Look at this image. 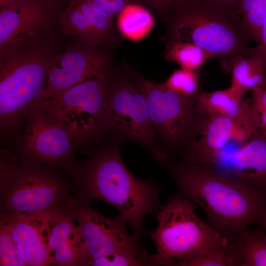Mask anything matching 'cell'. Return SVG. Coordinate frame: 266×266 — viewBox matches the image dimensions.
Masks as SVG:
<instances>
[{
  "label": "cell",
  "instance_id": "1",
  "mask_svg": "<svg viewBox=\"0 0 266 266\" xmlns=\"http://www.w3.org/2000/svg\"><path fill=\"white\" fill-rule=\"evenodd\" d=\"M168 169L179 194L200 206L223 237L229 239L249 225L261 223L266 211V191L208 164L184 160L169 164Z\"/></svg>",
  "mask_w": 266,
  "mask_h": 266
},
{
  "label": "cell",
  "instance_id": "2",
  "mask_svg": "<svg viewBox=\"0 0 266 266\" xmlns=\"http://www.w3.org/2000/svg\"><path fill=\"white\" fill-rule=\"evenodd\" d=\"M53 30L20 37L0 47V128L14 131L45 100L47 66L63 50Z\"/></svg>",
  "mask_w": 266,
  "mask_h": 266
},
{
  "label": "cell",
  "instance_id": "3",
  "mask_svg": "<svg viewBox=\"0 0 266 266\" xmlns=\"http://www.w3.org/2000/svg\"><path fill=\"white\" fill-rule=\"evenodd\" d=\"M69 173L75 198L86 201L98 199L114 206L140 240L144 217L160 206V185L133 175L116 148L101 149L86 161L74 163Z\"/></svg>",
  "mask_w": 266,
  "mask_h": 266
},
{
  "label": "cell",
  "instance_id": "4",
  "mask_svg": "<svg viewBox=\"0 0 266 266\" xmlns=\"http://www.w3.org/2000/svg\"><path fill=\"white\" fill-rule=\"evenodd\" d=\"M166 17L168 40L202 47L221 59L224 71L252 51L240 16L214 0H181Z\"/></svg>",
  "mask_w": 266,
  "mask_h": 266
},
{
  "label": "cell",
  "instance_id": "5",
  "mask_svg": "<svg viewBox=\"0 0 266 266\" xmlns=\"http://www.w3.org/2000/svg\"><path fill=\"white\" fill-rule=\"evenodd\" d=\"M72 195L71 180L59 169L38 161L19 149L1 152L0 217L41 213Z\"/></svg>",
  "mask_w": 266,
  "mask_h": 266
},
{
  "label": "cell",
  "instance_id": "6",
  "mask_svg": "<svg viewBox=\"0 0 266 266\" xmlns=\"http://www.w3.org/2000/svg\"><path fill=\"white\" fill-rule=\"evenodd\" d=\"M196 204L181 194L171 196L157 211L158 226L150 232L157 251L155 266H179L228 241L210 224L200 219Z\"/></svg>",
  "mask_w": 266,
  "mask_h": 266
},
{
  "label": "cell",
  "instance_id": "7",
  "mask_svg": "<svg viewBox=\"0 0 266 266\" xmlns=\"http://www.w3.org/2000/svg\"><path fill=\"white\" fill-rule=\"evenodd\" d=\"M111 73L88 78L46 99L40 108L78 141L102 130L104 111L112 81Z\"/></svg>",
  "mask_w": 266,
  "mask_h": 266
},
{
  "label": "cell",
  "instance_id": "8",
  "mask_svg": "<svg viewBox=\"0 0 266 266\" xmlns=\"http://www.w3.org/2000/svg\"><path fill=\"white\" fill-rule=\"evenodd\" d=\"M102 129L115 132L148 148L157 161L167 156L155 147L156 133L140 87L126 76L112 79L103 113Z\"/></svg>",
  "mask_w": 266,
  "mask_h": 266
},
{
  "label": "cell",
  "instance_id": "9",
  "mask_svg": "<svg viewBox=\"0 0 266 266\" xmlns=\"http://www.w3.org/2000/svg\"><path fill=\"white\" fill-rule=\"evenodd\" d=\"M67 202L90 260L114 253L150 256L140 244V240L128 233L127 221L121 215L114 218L106 217L94 210L90 201L77 199L73 196L67 199Z\"/></svg>",
  "mask_w": 266,
  "mask_h": 266
},
{
  "label": "cell",
  "instance_id": "10",
  "mask_svg": "<svg viewBox=\"0 0 266 266\" xmlns=\"http://www.w3.org/2000/svg\"><path fill=\"white\" fill-rule=\"evenodd\" d=\"M132 73L145 98L156 134L171 144L186 138L195 120L196 97L181 96L163 83L156 84L136 72Z\"/></svg>",
  "mask_w": 266,
  "mask_h": 266
},
{
  "label": "cell",
  "instance_id": "11",
  "mask_svg": "<svg viewBox=\"0 0 266 266\" xmlns=\"http://www.w3.org/2000/svg\"><path fill=\"white\" fill-rule=\"evenodd\" d=\"M26 121L19 149L41 163L69 172L75 163L73 150L78 142L40 108L34 110Z\"/></svg>",
  "mask_w": 266,
  "mask_h": 266
},
{
  "label": "cell",
  "instance_id": "12",
  "mask_svg": "<svg viewBox=\"0 0 266 266\" xmlns=\"http://www.w3.org/2000/svg\"><path fill=\"white\" fill-rule=\"evenodd\" d=\"M200 129V138L190 143L185 160L209 165L229 143L247 140L258 127L248 102L236 116H207Z\"/></svg>",
  "mask_w": 266,
  "mask_h": 266
},
{
  "label": "cell",
  "instance_id": "13",
  "mask_svg": "<svg viewBox=\"0 0 266 266\" xmlns=\"http://www.w3.org/2000/svg\"><path fill=\"white\" fill-rule=\"evenodd\" d=\"M109 66L108 58L96 46L81 42L63 50L48 65L45 100L88 78L111 73Z\"/></svg>",
  "mask_w": 266,
  "mask_h": 266
},
{
  "label": "cell",
  "instance_id": "14",
  "mask_svg": "<svg viewBox=\"0 0 266 266\" xmlns=\"http://www.w3.org/2000/svg\"><path fill=\"white\" fill-rule=\"evenodd\" d=\"M67 199L41 214L42 234L50 252L52 265L88 266L90 257L70 213Z\"/></svg>",
  "mask_w": 266,
  "mask_h": 266
},
{
  "label": "cell",
  "instance_id": "15",
  "mask_svg": "<svg viewBox=\"0 0 266 266\" xmlns=\"http://www.w3.org/2000/svg\"><path fill=\"white\" fill-rule=\"evenodd\" d=\"M61 0H20L0 7V47L15 38L55 30Z\"/></svg>",
  "mask_w": 266,
  "mask_h": 266
},
{
  "label": "cell",
  "instance_id": "16",
  "mask_svg": "<svg viewBox=\"0 0 266 266\" xmlns=\"http://www.w3.org/2000/svg\"><path fill=\"white\" fill-rule=\"evenodd\" d=\"M210 165L266 192V136L257 131L235 150L219 156Z\"/></svg>",
  "mask_w": 266,
  "mask_h": 266
},
{
  "label": "cell",
  "instance_id": "17",
  "mask_svg": "<svg viewBox=\"0 0 266 266\" xmlns=\"http://www.w3.org/2000/svg\"><path fill=\"white\" fill-rule=\"evenodd\" d=\"M41 213L0 217V221L8 226L25 266L52 265L50 252L42 234Z\"/></svg>",
  "mask_w": 266,
  "mask_h": 266
},
{
  "label": "cell",
  "instance_id": "18",
  "mask_svg": "<svg viewBox=\"0 0 266 266\" xmlns=\"http://www.w3.org/2000/svg\"><path fill=\"white\" fill-rule=\"evenodd\" d=\"M231 266H266V234L242 231L228 239Z\"/></svg>",
  "mask_w": 266,
  "mask_h": 266
},
{
  "label": "cell",
  "instance_id": "19",
  "mask_svg": "<svg viewBox=\"0 0 266 266\" xmlns=\"http://www.w3.org/2000/svg\"><path fill=\"white\" fill-rule=\"evenodd\" d=\"M244 94L232 86L211 92H200L195 98L197 110L206 116H236L248 102L243 100Z\"/></svg>",
  "mask_w": 266,
  "mask_h": 266
},
{
  "label": "cell",
  "instance_id": "20",
  "mask_svg": "<svg viewBox=\"0 0 266 266\" xmlns=\"http://www.w3.org/2000/svg\"><path fill=\"white\" fill-rule=\"evenodd\" d=\"M232 86L246 93L255 87L262 86L266 75L263 59L253 52L238 57L232 63Z\"/></svg>",
  "mask_w": 266,
  "mask_h": 266
},
{
  "label": "cell",
  "instance_id": "21",
  "mask_svg": "<svg viewBox=\"0 0 266 266\" xmlns=\"http://www.w3.org/2000/svg\"><path fill=\"white\" fill-rule=\"evenodd\" d=\"M154 26V19L150 11L139 2L128 4L117 17L119 32L133 41L143 38Z\"/></svg>",
  "mask_w": 266,
  "mask_h": 266
},
{
  "label": "cell",
  "instance_id": "22",
  "mask_svg": "<svg viewBox=\"0 0 266 266\" xmlns=\"http://www.w3.org/2000/svg\"><path fill=\"white\" fill-rule=\"evenodd\" d=\"M58 25L63 33L75 36L81 42L86 45L96 47L103 45L73 0L65 10L59 13Z\"/></svg>",
  "mask_w": 266,
  "mask_h": 266
},
{
  "label": "cell",
  "instance_id": "23",
  "mask_svg": "<svg viewBox=\"0 0 266 266\" xmlns=\"http://www.w3.org/2000/svg\"><path fill=\"white\" fill-rule=\"evenodd\" d=\"M165 52L166 59L178 64L180 68L196 70L215 56L193 43L168 40Z\"/></svg>",
  "mask_w": 266,
  "mask_h": 266
},
{
  "label": "cell",
  "instance_id": "24",
  "mask_svg": "<svg viewBox=\"0 0 266 266\" xmlns=\"http://www.w3.org/2000/svg\"><path fill=\"white\" fill-rule=\"evenodd\" d=\"M237 13L250 39L259 43L266 19V0H239Z\"/></svg>",
  "mask_w": 266,
  "mask_h": 266
},
{
  "label": "cell",
  "instance_id": "25",
  "mask_svg": "<svg viewBox=\"0 0 266 266\" xmlns=\"http://www.w3.org/2000/svg\"><path fill=\"white\" fill-rule=\"evenodd\" d=\"M101 40L102 44H109L113 37L115 26L113 20L97 12L87 0H73Z\"/></svg>",
  "mask_w": 266,
  "mask_h": 266
},
{
  "label": "cell",
  "instance_id": "26",
  "mask_svg": "<svg viewBox=\"0 0 266 266\" xmlns=\"http://www.w3.org/2000/svg\"><path fill=\"white\" fill-rule=\"evenodd\" d=\"M163 83L172 91L186 97H195L200 92L199 76L196 70L180 68L174 71Z\"/></svg>",
  "mask_w": 266,
  "mask_h": 266
},
{
  "label": "cell",
  "instance_id": "27",
  "mask_svg": "<svg viewBox=\"0 0 266 266\" xmlns=\"http://www.w3.org/2000/svg\"><path fill=\"white\" fill-rule=\"evenodd\" d=\"M228 241L197 256L188 259L180 266H231Z\"/></svg>",
  "mask_w": 266,
  "mask_h": 266
},
{
  "label": "cell",
  "instance_id": "28",
  "mask_svg": "<svg viewBox=\"0 0 266 266\" xmlns=\"http://www.w3.org/2000/svg\"><path fill=\"white\" fill-rule=\"evenodd\" d=\"M0 266H25L14 242L8 226L1 221L0 225Z\"/></svg>",
  "mask_w": 266,
  "mask_h": 266
},
{
  "label": "cell",
  "instance_id": "29",
  "mask_svg": "<svg viewBox=\"0 0 266 266\" xmlns=\"http://www.w3.org/2000/svg\"><path fill=\"white\" fill-rule=\"evenodd\" d=\"M88 266H155L151 255L142 257L120 253H114L91 259Z\"/></svg>",
  "mask_w": 266,
  "mask_h": 266
},
{
  "label": "cell",
  "instance_id": "30",
  "mask_svg": "<svg viewBox=\"0 0 266 266\" xmlns=\"http://www.w3.org/2000/svg\"><path fill=\"white\" fill-rule=\"evenodd\" d=\"M250 91L252 93L251 109L258 130L263 133L266 130V88L260 86Z\"/></svg>",
  "mask_w": 266,
  "mask_h": 266
},
{
  "label": "cell",
  "instance_id": "31",
  "mask_svg": "<svg viewBox=\"0 0 266 266\" xmlns=\"http://www.w3.org/2000/svg\"><path fill=\"white\" fill-rule=\"evenodd\" d=\"M92 7L103 16L113 20L129 4L139 0H87Z\"/></svg>",
  "mask_w": 266,
  "mask_h": 266
},
{
  "label": "cell",
  "instance_id": "32",
  "mask_svg": "<svg viewBox=\"0 0 266 266\" xmlns=\"http://www.w3.org/2000/svg\"><path fill=\"white\" fill-rule=\"evenodd\" d=\"M153 11L166 15L181 0H140Z\"/></svg>",
  "mask_w": 266,
  "mask_h": 266
},
{
  "label": "cell",
  "instance_id": "33",
  "mask_svg": "<svg viewBox=\"0 0 266 266\" xmlns=\"http://www.w3.org/2000/svg\"><path fill=\"white\" fill-rule=\"evenodd\" d=\"M253 52L263 59L266 67V19L262 29L261 41L257 47L253 48Z\"/></svg>",
  "mask_w": 266,
  "mask_h": 266
},
{
  "label": "cell",
  "instance_id": "34",
  "mask_svg": "<svg viewBox=\"0 0 266 266\" xmlns=\"http://www.w3.org/2000/svg\"><path fill=\"white\" fill-rule=\"evenodd\" d=\"M230 10L237 13V5L239 0H214Z\"/></svg>",
  "mask_w": 266,
  "mask_h": 266
},
{
  "label": "cell",
  "instance_id": "35",
  "mask_svg": "<svg viewBox=\"0 0 266 266\" xmlns=\"http://www.w3.org/2000/svg\"><path fill=\"white\" fill-rule=\"evenodd\" d=\"M20 0H0V7L11 4Z\"/></svg>",
  "mask_w": 266,
  "mask_h": 266
},
{
  "label": "cell",
  "instance_id": "36",
  "mask_svg": "<svg viewBox=\"0 0 266 266\" xmlns=\"http://www.w3.org/2000/svg\"><path fill=\"white\" fill-rule=\"evenodd\" d=\"M261 224L263 225L264 228L266 230V211Z\"/></svg>",
  "mask_w": 266,
  "mask_h": 266
},
{
  "label": "cell",
  "instance_id": "37",
  "mask_svg": "<svg viewBox=\"0 0 266 266\" xmlns=\"http://www.w3.org/2000/svg\"><path fill=\"white\" fill-rule=\"evenodd\" d=\"M262 86L264 88H266V75Z\"/></svg>",
  "mask_w": 266,
  "mask_h": 266
},
{
  "label": "cell",
  "instance_id": "38",
  "mask_svg": "<svg viewBox=\"0 0 266 266\" xmlns=\"http://www.w3.org/2000/svg\"><path fill=\"white\" fill-rule=\"evenodd\" d=\"M263 134H264L265 136H266V130L264 132L262 133Z\"/></svg>",
  "mask_w": 266,
  "mask_h": 266
}]
</instances>
